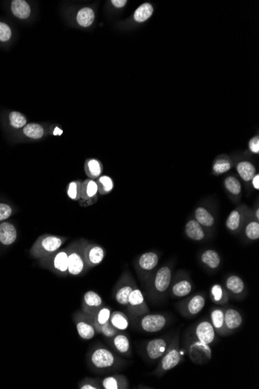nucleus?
I'll list each match as a JSON object with an SVG mask.
<instances>
[{
    "instance_id": "e433bc0d",
    "label": "nucleus",
    "mask_w": 259,
    "mask_h": 389,
    "mask_svg": "<svg viewBox=\"0 0 259 389\" xmlns=\"http://www.w3.org/2000/svg\"><path fill=\"white\" fill-rule=\"evenodd\" d=\"M82 183L79 180H74L67 186V196L74 201H79L81 198Z\"/></svg>"
},
{
    "instance_id": "4468645a",
    "label": "nucleus",
    "mask_w": 259,
    "mask_h": 389,
    "mask_svg": "<svg viewBox=\"0 0 259 389\" xmlns=\"http://www.w3.org/2000/svg\"><path fill=\"white\" fill-rule=\"evenodd\" d=\"M205 304L206 298L204 297V295L197 294L181 304V312L185 317H193L201 313Z\"/></svg>"
},
{
    "instance_id": "a878e982",
    "label": "nucleus",
    "mask_w": 259,
    "mask_h": 389,
    "mask_svg": "<svg viewBox=\"0 0 259 389\" xmlns=\"http://www.w3.org/2000/svg\"><path fill=\"white\" fill-rule=\"evenodd\" d=\"M210 299L214 304L223 305L229 301V294L221 284H214L210 288Z\"/></svg>"
},
{
    "instance_id": "2f4dec72",
    "label": "nucleus",
    "mask_w": 259,
    "mask_h": 389,
    "mask_svg": "<svg viewBox=\"0 0 259 389\" xmlns=\"http://www.w3.org/2000/svg\"><path fill=\"white\" fill-rule=\"evenodd\" d=\"M95 20V13L91 8L85 7L79 10L77 14V22L80 26L87 28L90 26Z\"/></svg>"
},
{
    "instance_id": "4be33fe9",
    "label": "nucleus",
    "mask_w": 259,
    "mask_h": 389,
    "mask_svg": "<svg viewBox=\"0 0 259 389\" xmlns=\"http://www.w3.org/2000/svg\"><path fill=\"white\" fill-rule=\"evenodd\" d=\"M210 319H211L210 323L216 333L220 336L228 335L224 321V311L222 308H217L212 310L210 312Z\"/></svg>"
},
{
    "instance_id": "20e7f679",
    "label": "nucleus",
    "mask_w": 259,
    "mask_h": 389,
    "mask_svg": "<svg viewBox=\"0 0 259 389\" xmlns=\"http://www.w3.org/2000/svg\"><path fill=\"white\" fill-rule=\"evenodd\" d=\"M86 240H76L69 244L68 252V276H82L88 270L86 263L85 260L84 248Z\"/></svg>"
},
{
    "instance_id": "de8ad7c7",
    "label": "nucleus",
    "mask_w": 259,
    "mask_h": 389,
    "mask_svg": "<svg viewBox=\"0 0 259 389\" xmlns=\"http://www.w3.org/2000/svg\"><path fill=\"white\" fill-rule=\"evenodd\" d=\"M13 214V209L6 203H0V222L6 221Z\"/></svg>"
},
{
    "instance_id": "79ce46f5",
    "label": "nucleus",
    "mask_w": 259,
    "mask_h": 389,
    "mask_svg": "<svg viewBox=\"0 0 259 389\" xmlns=\"http://www.w3.org/2000/svg\"><path fill=\"white\" fill-rule=\"evenodd\" d=\"M10 125L14 128H21L27 125V118L21 113L13 111L9 114Z\"/></svg>"
},
{
    "instance_id": "39448f33",
    "label": "nucleus",
    "mask_w": 259,
    "mask_h": 389,
    "mask_svg": "<svg viewBox=\"0 0 259 389\" xmlns=\"http://www.w3.org/2000/svg\"><path fill=\"white\" fill-rule=\"evenodd\" d=\"M182 360V355L179 348L178 336H175L171 339L167 351L161 358L158 367L154 372V375L162 376L168 371H171L172 369L175 368Z\"/></svg>"
},
{
    "instance_id": "c03bdc74",
    "label": "nucleus",
    "mask_w": 259,
    "mask_h": 389,
    "mask_svg": "<svg viewBox=\"0 0 259 389\" xmlns=\"http://www.w3.org/2000/svg\"><path fill=\"white\" fill-rule=\"evenodd\" d=\"M224 185H225L227 190L233 195H237L241 192V183L235 177H228L224 181Z\"/></svg>"
},
{
    "instance_id": "473e14b6",
    "label": "nucleus",
    "mask_w": 259,
    "mask_h": 389,
    "mask_svg": "<svg viewBox=\"0 0 259 389\" xmlns=\"http://www.w3.org/2000/svg\"><path fill=\"white\" fill-rule=\"evenodd\" d=\"M24 135H26L28 138L32 139H41L44 136V128L41 124H36V123H30V124H27L25 127H24Z\"/></svg>"
},
{
    "instance_id": "9b49d317",
    "label": "nucleus",
    "mask_w": 259,
    "mask_h": 389,
    "mask_svg": "<svg viewBox=\"0 0 259 389\" xmlns=\"http://www.w3.org/2000/svg\"><path fill=\"white\" fill-rule=\"evenodd\" d=\"M170 339L165 338H156L146 343L144 353L147 359L151 361L160 360L167 351Z\"/></svg>"
},
{
    "instance_id": "aec40b11",
    "label": "nucleus",
    "mask_w": 259,
    "mask_h": 389,
    "mask_svg": "<svg viewBox=\"0 0 259 389\" xmlns=\"http://www.w3.org/2000/svg\"><path fill=\"white\" fill-rule=\"evenodd\" d=\"M224 321H225L227 332L229 335L241 327L243 323V318L241 313L237 310L228 308L226 311H224Z\"/></svg>"
},
{
    "instance_id": "c85d7f7f",
    "label": "nucleus",
    "mask_w": 259,
    "mask_h": 389,
    "mask_svg": "<svg viewBox=\"0 0 259 389\" xmlns=\"http://www.w3.org/2000/svg\"><path fill=\"white\" fill-rule=\"evenodd\" d=\"M12 12L17 18L27 19L30 15L31 9L26 1L13 0L12 2Z\"/></svg>"
},
{
    "instance_id": "5fc2aeb1",
    "label": "nucleus",
    "mask_w": 259,
    "mask_h": 389,
    "mask_svg": "<svg viewBox=\"0 0 259 389\" xmlns=\"http://www.w3.org/2000/svg\"><path fill=\"white\" fill-rule=\"evenodd\" d=\"M256 218H257V219L259 220V209H257V210H256Z\"/></svg>"
},
{
    "instance_id": "c9c22d12",
    "label": "nucleus",
    "mask_w": 259,
    "mask_h": 389,
    "mask_svg": "<svg viewBox=\"0 0 259 389\" xmlns=\"http://www.w3.org/2000/svg\"><path fill=\"white\" fill-rule=\"evenodd\" d=\"M153 7L150 3H144L139 6L134 13V20L138 22H144L151 17L153 13Z\"/></svg>"
},
{
    "instance_id": "f8f14e48",
    "label": "nucleus",
    "mask_w": 259,
    "mask_h": 389,
    "mask_svg": "<svg viewBox=\"0 0 259 389\" xmlns=\"http://www.w3.org/2000/svg\"><path fill=\"white\" fill-rule=\"evenodd\" d=\"M105 256V249L101 245L89 243L86 241L84 248V257L88 269L101 264Z\"/></svg>"
},
{
    "instance_id": "412c9836",
    "label": "nucleus",
    "mask_w": 259,
    "mask_h": 389,
    "mask_svg": "<svg viewBox=\"0 0 259 389\" xmlns=\"http://www.w3.org/2000/svg\"><path fill=\"white\" fill-rule=\"evenodd\" d=\"M103 389H130L127 377L123 375H113L106 377L101 380Z\"/></svg>"
},
{
    "instance_id": "ea45409f",
    "label": "nucleus",
    "mask_w": 259,
    "mask_h": 389,
    "mask_svg": "<svg viewBox=\"0 0 259 389\" xmlns=\"http://www.w3.org/2000/svg\"><path fill=\"white\" fill-rule=\"evenodd\" d=\"M241 216L237 210H234L229 214L226 221V226L232 232H235L241 226Z\"/></svg>"
},
{
    "instance_id": "864d4df0",
    "label": "nucleus",
    "mask_w": 259,
    "mask_h": 389,
    "mask_svg": "<svg viewBox=\"0 0 259 389\" xmlns=\"http://www.w3.org/2000/svg\"><path fill=\"white\" fill-rule=\"evenodd\" d=\"M52 133H53L54 135H56V136H58V135H62L63 131L61 129V128H60V127H58V126H56V127H55V128H54V131Z\"/></svg>"
},
{
    "instance_id": "6e6552de",
    "label": "nucleus",
    "mask_w": 259,
    "mask_h": 389,
    "mask_svg": "<svg viewBox=\"0 0 259 389\" xmlns=\"http://www.w3.org/2000/svg\"><path fill=\"white\" fill-rule=\"evenodd\" d=\"M127 310L128 313L134 317H142L146 314L150 313V309L146 303L144 295L138 286L133 290L129 296Z\"/></svg>"
},
{
    "instance_id": "0eeeda50",
    "label": "nucleus",
    "mask_w": 259,
    "mask_h": 389,
    "mask_svg": "<svg viewBox=\"0 0 259 389\" xmlns=\"http://www.w3.org/2000/svg\"><path fill=\"white\" fill-rule=\"evenodd\" d=\"M137 284L134 282V279L131 275H123L116 283V286L114 287V298L118 304H121L123 306L127 307L128 304L129 296L131 295L133 290L136 288Z\"/></svg>"
},
{
    "instance_id": "a211bd4d",
    "label": "nucleus",
    "mask_w": 259,
    "mask_h": 389,
    "mask_svg": "<svg viewBox=\"0 0 259 389\" xmlns=\"http://www.w3.org/2000/svg\"><path fill=\"white\" fill-rule=\"evenodd\" d=\"M195 335L199 341L210 345L215 340L217 333L210 322L202 321L196 327Z\"/></svg>"
},
{
    "instance_id": "3c124183",
    "label": "nucleus",
    "mask_w": 259,
    "mask_h": 389,
    "mask_svg": "<svg viewBox=\"0 0 259 389\" xmlns=\"http://www.w3.org/2000/svg\"><path fill=\"white\" fill-rule=\"evenodd\" d=\"M111 2H112L114 6H116L117 8H121L125 6L127 2L126 0H113Z\"/></svg>"
},
{
    "instance_id": "c756f323",
    "label": "nucleus",
    "mask_w": 259,
    "mask_h": 389,
    "mask_svg": "<svg viewBox=\"0 0 259 389\" xmlns=\"http://www.w3.org/2000/svg\"><path fill=\"white\" fill-rule=\"evenodd\" d=\"M201 260L205 265L211 269H216L221 264L220 255L213 249L205 251L201 256Z\"/></svg>"
},
{
    "instance_id": "f257e3e1",
    "label": "nucleus",
    "mask_w": 259,
    "mask_h": 389,
    "mask_svg": "<svg viewBox=\"0 0 259 389\" xmlns=\"http://www.w3.org/2000/svg\"><path fill=\"white\" fill-rule=\"evenodd\" d=\"M123 360L112 351L102 345H97L89 351L87 363L92 371L108 372L116 371L123 365Z\"/></svg>"
},
{
    "instance_id": "9d476101",
    "label": "nucleus",
    "mask_w": 259,
    "mask_h": 389,
    "mask_svg": "<svg viewBox=\"0 0 259 389\" xmlns=\"http://www.w3.org/2000/svg\"><path fill=\"white\" fill-rule=\"evenodd\" d=\"M140 327L142 330L149 333H154L162 330L166 327L168 319L162 314H146L140 319Z\"/></svg>"
},
{
    "instance_id": "423d86ee",
    "label": "nucleus",
    "mask_w": 259,
    "mask_h": 389,
    "mask_svg": "<svg viewBox=\"0 0 259 389\" xmlns=\"http://www.w3.org/2000/svg\"><path fill=\"white\" fill-rule=\"evenodd\" d=\"M74 323L79 337L84 340H89L96 336V331L94 327L92 318L83 311H77L72 316Z\"/></svg>"
},
{
    "instance_id": "f3484780",
    "label": "nucleus",
    "mask_w": 259,
    "mask_h": 389,
    "mask_svg": "<svg viewBox=\"0 0 259 389\" xmlns=\"http://www.w3.org/2000/svg\"><path fill=\"white\" fill-rule=\"evenodd\" d=\"M111 339L110 343L116 352L122 356L127 357V358L132 357L131 343L127 335L119 332Z\"/></svg>"
},
{
    "instance_id": "bb28decb",
    "label": "nucleus",
    "mask_w": 259,
    "mask_h": 389,
    "mask_svg": "<svg viewBox=\"0 0 259 389\" xmlns=\"http://www.w3.org/2000/svg\"><path fill=\"white\" fill-rule=\"evenodd\" d=\"M110 323L114 328L119 332L127 330L129 325H130L127 315L123 312H119V311H114V312H111Z\"/></svg>"
},
{
    "instance_id": "dca6fc26",
    "label": "nucleus",
    "mask_w": 259,
    "mask_h": 389,
    "mask_svg": "<svg viewBox=\"0 0 259 389\" xmlns=\"http://www.w3.org/2000/svg\"><path fill=\"white\" fill-rule=\"evenodd\" d=\"M103 305V299L99 294L93 291H88L84 294L82 301V311L85 313L92 316Z\"/></svg>"
},
{
    "instance_id": "72a5a7b5",
    "label": "nucleus",
    "mask_w": 259,
    "mask_h": 389,
    "mask_svg": "<svg viewBox=\"0 0 259 389\" xmlns=\"http://www.w3.org/2000/svg\"><path fill=\"white\" fill-rule=\"evenodd\" d=\"M237 172L244 180L250 181L256 175V170L251 162H241L237 165Z\"/></svg>"
},
{
    "instance_id": "ddd939ff",
    "label": "nucleus",
    "mask_w": 259,
    "mask_h": 389,
    "mask_svg": "<svg viewBox=\"0 0 259 389\" xmlns=\"http://www.w3.org/2000/svg\"><path fill=\"white\" fill-rule=\"evenodd\" d=\"M98 185L93 180L88 179L82 183L81 198L79 200V205L83 208L91 206L97 201Z\"/></svg>"
},
{
    "instance_id": "58836bf2",
    "label": "nucleus",
    "mask_w": 259,
    "mask_h": 389,
    "mask_svg": "<svg viewBox=\"0 0 259 389\" xmlns=\"http://www.w3.org/2000/svg\"><path fill=\"white\" fill-rule=\"evenodd\" d=\"M101 163L96 159H88L86 164V173L91 178H97L102 174Z\"/></svg>"
},
{
    "instance_id": "393cba45",
    "label": "nucleus",
    "mask_w": 259,
    "mask_h": 389,
    "mask_svg": "<svg viewBox=\"0 0 259 389\" xmlns=\"http://www.w3.org/2000/svg\"><path fill=\"white\" fill-rule=\"evenodd\" d=\"M185 231L186 236L194 241H201L205 238V233L202 225L199 224L196 220H189L186 223Z\"/></svg>"
},
{
    "instance_id": "5701e85b",
    "label": "nucleus",
    "mask_w": 259,
    "mask_h": 389,
    "mask_svg": "<svg viewBox=\"0 0 259 389\" xmlns=\"http://www.w3.org/2000/svg\"><path fill=\"white\" fill-rule=\"evenodd\" d=\"M158 263V257L154 252H147L141 255L137 265L142 272L151 271L155 268Z\"/></svg>"
},
{
    "instance_id": "b1692460",
    "label": "nucleus",
    "mask_w": 259,
    "mask_h": 389,
    "mask_svg": "<svg viewBox=\"0 0 259 389\" xmlns=\"http://www.w3.org/2000/svg\"><path fill=\"white\" fill-rule=\"evenodd\" d=\"M226 291L233 297L242 295L245 292V285L241 277L236 275H231L226 280Z\"/></svg>"
},
{
    "instance_id": "603ef678",
    "label": "nucleus",
    "mask_w": 259,
    "mask_h": 389,
    "mask_svg": "<svg viewBox=\"0 0 259 389\" xmlns=\"http://www.w3.org/2000/svg\"><path fill=\"white\" fill-rule=\"evenodd\" d=\"M252 185H253L254 187L256 190H259V175L257 174V175H255V177L252 178Z\"/></svg>"
},
{
    "instance_id": "8fccbe9b",
    "label": "nucleus",
    "mask_w": 259,
    "mask_h": 389,
    "mask_svg": "<svg viewBox=\"0 0 259 389\" xmlns=\"http://www.w3.org/2000/svg\"><path fill=\"white\" fill-rule=\"evenodd\" d=\"M249 149L254 153L259 154V136L254 137L253 139L249 142Z\"/></svg>"
},
{
    "instance_id": "f03ea898",
    "label": "nucleus",
    "mask_w": 259,
    "mask_h": 389,
    "mask_svg": "<svg viewBox=\"0 0 259 389\" xmlns=\"http://www.w3.org/2000/svg\"><path fill=\"white\" fill-rule=\"evenodd\" d=\"M68 237L56 235L43 234L39 236L29 249V255L36 260L44 258L62 248Z\"/></svg>"
},
{
    "instance_id": "7ed1b4c3",
    "label": "nucleus",
    "mask_w": 259,
    "mask_h": 389,
    "mask_svg": "<svg viewBox=\"0 0 259 389\" xmlns=\"http://www.w3.org/2000/svg\"><path fill=\"white\" fill-rule=\"evenodd\" d=\"M68 252L69 246L68 245L65 248H61L44 258L37 260V263L41 268L48 269L59 277H68Z\"/></svg>"
},
{
    "instance_id": "2eb2a0df",
    "label": "nucleus",
    "mask_w": 259,
    "mask_h": 389,
    "mask_svg": "<svg viewBox=\"0 0 259 389\" xmlns=\"http://www.w3.org/2000/svg\"><path fill=\"white\" fill-rule=\"evenodd\" d=\"M172 281V270L169 267H162L158 269L154 279V291L157 295L162 296L167 292Z\"/></svg>"
},
{
    "instance_id": "a19ab883",
    "label": "nucleus",
    "mask_w": 259,
    "mask_h": 389,
    "mask_svg": "<svg viewBox=\"0 0 259 389\" xmlns=\"http://www.w3.org/2000/svg\"><path fill=\"white\" fill-rule=\"evenodd\" d=\"M94 327L96 329V333L102 334L103 336H105L106 338H108V339L114 337L115 335H116L119 332V331H118L117 329L113 327L110 322L106 323V324L95 325Z\"/></svg>"
},
{
    "instance_id": "1a4fd4ad",
    "label": "nucleus",
    "mask_w": 259,
    "mask_h": 389,
    "mask_svg": "<svg viewBox=\"0 0 259 389\" xmlns=\"http://www.w3.org/2000/svg\"><path fill=\"white\" fill-rule=\"evenodd\" d=\"M188 353L190 360L196 364H204L211 360V347L206 343L199 341L198 339H195L190 343Z\"/></svg>"
},
{
    "instance_id": "37998d69",
    "label": "nucleus",
    "mask_w": 259,
    "mask_h": 389,
    "mask_svg": "<svg viewBox=\"0 0 259 389\" xmlns=\"http://www.w3.org/2000/svg\"><path fill=\"white\" fill-rule=\"evenodd\" d=\"M79 389H103L99 378H85L78 384Z\"/></svg>"
},
{
    "instance_id": "49530a36",
    "label": "nucleus",
    "mask_w": 259,
    "mask_h": 389,
    "mask_svg": "<svg viewBox=\"0 0 259 389\" xmlns=\"http://www.w3.org/2000/svg\"><path fill=\"white\" fill-rule=\"evenodd\" d=\"M231 168V165L230 162H228L226 159H220L215 162V164L213 166V170L217 173V174H221L224 173H226L228 170Z\"/></svg>"
},
{
    "instance_id": "f704fd0d",
    "label": "nucleus",
    "mask_w": 259,
    "mask_h": 389,
    "mask_svg": "<svg viewBox=\"0 0 259 389\" xmlns=\"http://www.w3.org/2000/svg\"><path fill=\"white\" fill-rule=\"evenodd\" d=\"M111 308L108 306L103 305L101 308L96 311L94 313L93 316H91L93 319L94 326L95 325H103L110 322V318L111 316Z\"/></svg>"
},
{
    "instance_id": "cd10ccee",
    "label": "nucleus",
    "mask_w": 259,
    "mask_h": 389,
    "mask_svg": "<svg viewBox=\"0 0 259 389\" xmlns=\"http://www.w3.org/2000/svg\"><path fill=\"white\" fill-rule=\"evenodd\" d=\"M193 285L188 280H179L172 288V295L175 298L186 297L191 293Z\"/></svg>"
},
{
    "instance_id": "4c0bfd02",
    "label": "nucleus",
    "mask_w": 259,
    "mask_h": 389,
    "mask_svg": "<svg viewBox=\"0 0 259 389\" xmlns=\"http://www.w3.org/2000/svg\"><path fill=\"white\" fill-rule=\"evenodd\" d=\"M98 185V191L100 195H106L112 191L114 189V181L108 176H102L96 182Z\"/></svg>"
},
{
    "instance_id": "6ab92c4d",
    "label": "nucleus",
    "mask_w": 259,
    "mask_h": 389,
    "mask_svg": "<svg viewBox=\"0 0 259 389\" xmlns=\"http://www.w3.org/2000/svg\"><path fill=\"white\" fill-rule=\"evenodd\" d=\"M18 232L13 224L9 221L0 222V245L9 246L17 241Z\"/></svg>"
},
{
    "instance_id": "a18cd8bd",
    "label": "nucleus",
    "mask_w": 259,
    "mask_h": 389,
    "mask_svg": "<svg viewBox=\"0 0 259 389\" xmlns=\"http://www.w3.org/2000/svg\"><path fill=\"white\" fill-rule=\"evenodd\" d=\"M245 235L249 239L257 240L259 239V223L258 221H251L245 228Z\"/></svg>"
},
{
    "instance_id": "09e8293b",
    "label": "nucleus",
    "mask_w": 259,
    "mask_h": 389,
    "mask_svg": "<svg viewBox=\"0 0 259 389\" xmlns=\"http://www.w3.org/2000/svg\"><path fill=\"white\" fill-rule=\"evenodd\" d=\"M12 36L11 29L7 24L0 22V41L5 42L9 41Z\"/></svg>"
},
{
    "instance_id": "7c9ffc66",
    "label": "nucleus",
    "mask_w": 259,
    "mask_h": 389,
    "mask_svg": "<svg viewBox=\"0 0 259 389\" xmlns=\"http://www.w3.org/2000/svg\"><path fill=\"white\" fill-rule=\"evenodd\" d=\"M196 221L205 227H211L214 225L215 219L211 213L204 208H198L195 211Z\"/></svg>"
}]
</instances>
